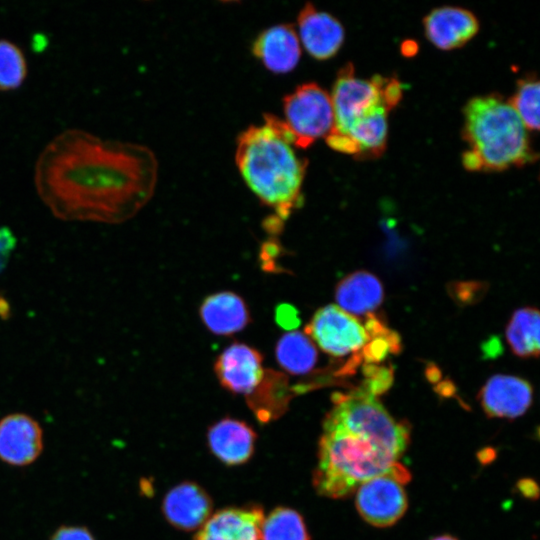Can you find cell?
Instances as JSON below:
<instances>
[{"label": "cell", "instance_id": "cell-1", "mask_svg": "<svg viewBox=\"0 0 540 540\" xmlns=\"http://www.w3.org/2000/svg\"><path fill=\"white\" fill-rule=\"evenodd\" d=\"M157 170L153 152L144 145L68 128L43 147L33 180L56 218L118 224L149 201Z\"/></svg>", "mask_w": 540, "mask_h": 540}, {"label": "cell", "instance_id": "cell-2", "mask_svg": "<svg viewBox=\"0 0 540 540\" xmlns=\"http://www.w3.org/2000/svg\"><path fill=\"white\" fill-rule=\"evenodd\" d=\"M323 423L313 484L323 496L341 498L376 476L393 471L409 430L361 390L335 394Z\"/></svg>", "mask_w": 540, "mask_h": 540}, {"label": "cell", "instance_id": "cell-3", "mask_svg": "<svg viewBox=\"0 0 540 540\" xmlns=\"http://www.w3.org/2000/svg\"><path fill=\"white\" fill-rule=\"evenodd\" d=\"M238 170L258 199L274 210L283 225L303 202L302 186L308 161L296 152L283 119L264 114L263 123L251 125L237 137Z\"/></svg>", "mask_w": 540, "mask_h": 540}, {"label": "cell", "instance_id": "cell-4", "mask_svg": "<svg viewBox=\"0 0 540 540\" xmlns=\"http://www.w3.org/2000/svg\"><path fill=\"white\" fill-rule=\"evenodd\" d=\"M463 154L466 169L502 171L534 160L527 129L509 102L499 95L472 98L464 108Z\"/></svg>", "mask_w": 540, "mask_h": 540}, {"label": "cell", "instance_id": "cell-5", "mask_svg": "<svg viewBox=\"0 0 540 540\" xmlns=\"http://www.w3.org/2000/svg\"><path fill=\"white\" fill-rule=\"evenodd\" d=\"M284 123L296 148H308L334 125L331 97L315 82L297 86L283 98Z\"/></svg>", "mask_w": 540, "mask_h": 540}, {"label": "cell", "instance_id": "cell-6", "mask_svg": "<svg viewBox=\"0 0 540 540\" xmlns=\"http://www.w3.org/2000/svg\"><path fill=\"white\" fill-rule=\"evenodd\" d=\"M387 79L380 75L369 80L357 78L351 63L342 67L330 95L334 125L329 134L344 135L357 118L377 106L384 105L391 110L385 96Z\"/></svg>", "mask_w": 540, "mask_h": 540}, {"label": "cell", "instance_id": "cell-7", "mask_svg": "<svg viewBox=\"0 0 540 540\" xmlns=\"http://www.w3.org/2000/svg\"><path fill=\"white\" fill-rule=\"evenodd\" d=\"M409 478L408 471L398 464L393 471L361 483L356 489L355 500L361 517L375 527L395 524L408 507L403 484Z\"/></svg>", "mask_w": 540, "mask_h": 540}, {"label": "cell", "instance_id": "cell-8", "mask_svg": "<svg viewBox=\"0 0 540 540\" xmlns=\"http://www.w3.org/2000/svg\"><path fill=\"white\" fill-rule=\"evenodd\" d=\"M305 334L324 352L341 357L363 348L369 341L365 326L337 305L320 308L305 327Z\"/></svg>", "mask_w": 540, "mask_h": 540}, {"label": "cell", "instance_id": "cell-9", "mask_svg": "<svg viewBox=\"0 0 540 540\" xmlns=\"http://www.w3.org/2000/svg\"><path fill=\"white\" fill-rule=\"evenodd\" d=\"M214 371L226 390L246 397L257 388L265 373L261 353L239 342L222 351L215 361Z\"/></svg>", "mask_w": 540, "mask_h": 540}, {"label": "cell", "instance_id": "cell-10", "mask_svg": "<svg viewBox=\"0 0 540 540\" xmlns=\"http://www.w3.org/2000/svg\"><path fill=\"white\" fill-rule=\"evenodd\" d=\"M43 450L39 423L24 413H13L0 420V460L12 466L33 463Z\"/></svg>", "mask_w": 540, "mask_h": 540}, {"label": "cell", "instance_id": "cell-11", "mask_svg": "<svg viewBox=\"0 0 540 540\" xmlns=\"http://www.w3.org/2000/svg\"><path fill=\"white\" fill-rule=\"evenodd\" d=\"M298 37L306 51L317 60L333 57L344 42V28L331 14L307 2L297 17Z\"/></svg>", "mask_w": 540, "mask_h": 540}, {"label": "cell", "instance_id": "cell-12", "mask_svg": "<svg viewBox=\"0 0 540 540\" xmlns=\"http://www.w3.org/2000/svg\"><path fill=\"white\" fill-rule=\"evenodd\" d=\"M212 499L197 483L184 481L170 489L162 503L165 519L175 528L199 529L212 515Z\"/></svg>", "mask_w": 540, "mask_h": 540}, {"label": "cell", "instance_id": "cell-13", "mask_svg": "<svg viewBox=\"0 0 540 540\" xmlns=\"http://www.w3.org/2000/svg\"><path fill=\"white\" fill-rule=\"evenodd\" d=\"M479 401L489 417L517 418L532 403V387L519 377L495 375L482 387Z\"/></svg>", "mask_w": 540, "mask_h": 540}, {"label": "cell", "instance_id": "cell-14", "mask_svg": "<svg viewBox=\"0 0 540 540\" xmlns=\"http://www.w3.org/2000/svg\"><path fill=\"white\" fill-rule=\"evenodd\" d=\"M253 55L271 72L292 71L301 57V45L294 25L280 23L261 31L252 44Z\"/></svg>", "mask_w": 540, "mask_h": 540}, {"label": "cell", "instance_id": "cell-15", "mask_svg": "<svg viewBox=\"0 0 540 540\" xmlns=\"http://www.w3.org/2000/svg\"><path fill=\"white\" fill-rule=\"evenodd\" d=\"M264 517L258 505L224 508L199 528L195 540H260Z\"/></svg>", "mask_w": 540, "mask_h": 540}, {"label": "cell", "instance_id": "cell-16", "mask_svg": "<svg viewBox=\"0 0 540 540\" xmlns=\"http://www.w3.org/2000/svg\"><path fill=\"white\" fill-rule=\"evenodd\" d=\"M423 25L428 40L442 50L463 46L479 30L478 19L471 11L452 6L433 9Z\"/></svg>", "mask_w": 540, "mask_h": 540}, {"label": "cell", "instance_id": "cell-17", "mask_svg": "<svg viewBox=\"0 0 540 540\" xmlns=\"http://www.w3.org/2000/svg\"><path fill=\"white\" fill-rule=\"evenodd\" d=\"M256 433L246 422L223 418L208 429L207 443L212 454L223 464L246 463L254 453Z\"/></svg>", "mask_w": 540, "mask_h": 540}, {"label": "cell", "instance_id": "cell-18", "mask_svg": "<svg viewBox=\"0 0 540 540\" xmlns=\"http://www.w3.org/2000/svg\"><path fill=\"white\" fill-rule=\"evenodd\" d=\"M201 320L215 335L228 336L244 329L250 322L245 301L236 293L223 291L204 299L199 309Z\"/></svg>", "mask_w": 540, "mask_h": 540}, {"label": "cell", "instance_id": "cell-19", "mask_svg": "<svg viewBox=\"0 0 540 540\" xmlns=\"http://www.w3.org/2000/svg\"><path fill=\"white\" fill-rule=\"evenodd\" d=\"M383 296V287L379 279L366 271L346 276L335 290L338 307L353 316L375 310L381 304Z\"/></svg>", "mask_w": 540, "mask_h": 540}, {"label": "cell", "instance_id": "cell-20", "mask_svg": "<svg viewBox=\"0 0 540 540\" xmlns=\"http://www.w3.org/2000/svg\"><path fill=\"white\" fill-rule=\"evenodd\" d=\"M384 105L377 106L357 118L343 136H347L357 149V159H374L385 151L388 136V113ZM338 135V134H335Z\"/></svg>", "mask_w": 540, "mask_h": 540}, {"label": "cell", "instance_id": "cell-21", "mask_svg": "<svg viewBox=\"0 0 540 540\" xmlns=\"http://www.w3.org/2000/svg\"><path fill=\"white\" fill-rule=\"evenodd\" d=\"M291 395L287 377L268 369L260 384L246 399L257 418L266 422L284 412Z\"/></svg>", "mask_w": 540, "mask_h": 540}, {"label": "cell", "instance_id": "cell-22", "mask_svg": "<svg viewBox=\"0 0 540 540\" xmlns=\"http://www.w3.org/2000/svg\"><path fill=\"white\" fill-rule=\"evenodd\" d=\"M276 358L287 372L302 375L312 370L317 362V350L312 340L299 331L284 334L276 345Z\"/></svg>", "mask_w": 540, "mask_h": 540}, {"label": "cell", "instance_id": "cell-23", "mask_svg": "<svg viewBox=\"0 0 540 540\" xmlns=\"http://www.w3.org/2000/svg\"><path fill=\"white\" fill-rule=\"evenodd\" d=\"M539 312L534 308H521L512 315L507 329L508 344L519 357L539 355Z\"/></svg>", "mask_w": 540, "mask_h": 540}, {"label": "cell", "instance_id": "cell-24", "mask_svg": "<svg viewBox=\"0 0 540 540\" xmlns=\"http://www.w3.org/2000/svg\"><path fill=\"white\" fill-rule=\"evenodd\" d=\"M260 540H310L303 517L296 510L277 507L264 517Z\"/></svg>", "mask_w": 540, "mask_h": 540}, {"label": "cell", "instance_id": "cell-25", "mask_svg": "<svg viewBox=\"0 0 540 540\" xmlns=\"http://www.w3.org/2000/svg\"><path fill=\"white\" fill-rule=\"evenodd\" d=\"M539 81L529 75L517 82V88L509 104L517 113L526 129H539Z\"/></svg>", "mask_w": 540, "mask_h": 540}, {"label": "cell", "instance_id": "cell-26", "mask_svg": "<svg viewBox=\"0 0 540 540\" xmlns=\"http://www.w3.org/2000/svg\"><path fill=\"white\" fill-rule=\"evenodd\" d=\"M27 76V61L22 49L8 39H0V90L16 89Z\"/></svg>", "mask_w": 540, "mask_h": 540}, {"label": "cell", "instance_id": "cell-27", "mask_svg": "<svg viewBox=\"0 0 540 540\" xmlns=\"http://www.w3.org/2000/svg\"><path fill=\"white\" fill-rule=\"evenodd\" d=\"M366 380L364 388L360 390L375 396L385 392L392 383V372L386 367H378L374 364L367 365L365 369Z\"/></svg>", "mask_w": 540, "mask_h": 540}, {"label": "cell", "instance_id": "cell-28", "mask_svg": "<svg viewBox=\"0 0 540 540\" xmlns=\"http://www.w3.org/2000/svg\"><path fill=\"white\" fill-rule=\"evenodd\" d=\"M50 540H95L92 533L82 526L59 527Z\"/></svg>", "mask_w": 540, "mask_h": 540}, {"label": "cell", "instance_id": "cell-29", "mask_svg": "<svg viewBox=\"0 0 540 540\" xmlns=\"http://www.w3.org/2000/svg\"><path fill=\"white\" fill-rule=\"evenodd\" d=\"M16 238L8 227H0V272L4 269L14 249Z\"/></svg>", "mask_w": 540, "mask_h": 540}, {"label": "cell", "instance_id": "cell-30", "mask_svg": "<svg viewBox=\"0 0 540 540\" xmlns=\"http://www.w3.org/2000/svg\"><path fill=\"white\" fill-rule=\"evenodd\" d=\"M277 322L287 328L295 327L299 324L297 317V311L292 306L282 305L277 308L276 312Z\"/></svg>", "mask_w": 540, "mask_h": 540}, {"label": "cell", "instance_id": "cell-31", "mask_svg": "<svg viewBox=\"0 0 540 540\" xmlns=\"http://www.w3.org/2000/svg\"><path fill=\"white\" fill-rule=\"evenodd\" d=\"M519 490L522 492L524 496L527 497H537L538 495V488L536 484L531 480H523L518 484Z\"/></svg>", "mask_w": 540, "mask_h": 540}, {"label": "cell", "instance_id": "cell-32", "mask_svg": "<svg viewBox=\"0 0 540 540\" xmlns=\"http://www.w3.org/2000/svg\"><path fill=\"white\" fill-rule=\"evenodd\" d=\"M431 540H458L457 538L451 536V535H441L437 536Z\"/></svg>", "mask_w": 540, "mask_h": 540}]
</instances>
